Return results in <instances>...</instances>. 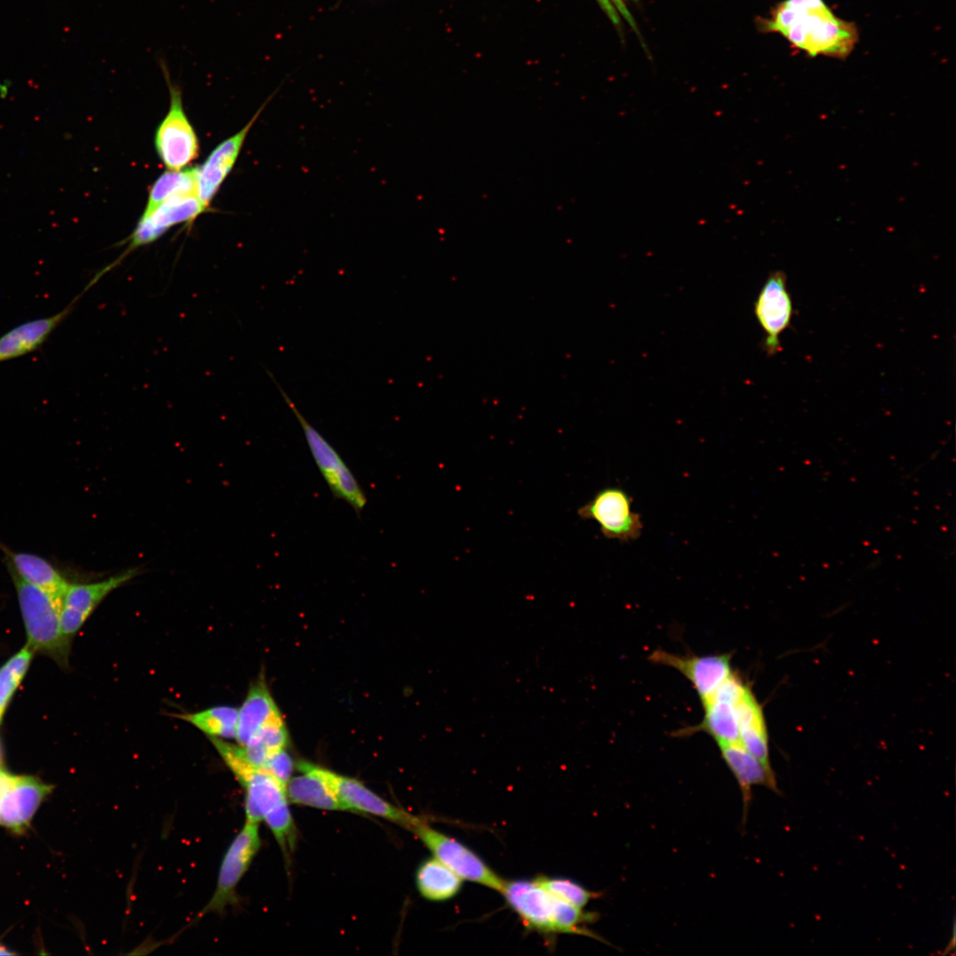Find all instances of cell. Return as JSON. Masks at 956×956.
Returning a JSON list of instances; mask_svg holds the SVG:
<instances>
[{"mask_svg": "<svg viewBox=\"0 0 956 956\" xmlns=\"http://www.w3.org/2000/svg\"><path fill=\"white\" fill-rule=\"evenodd\" d=\"M760 23L809 57L844 59L859 39L856 25L837 17L824 0H783Z\"/></svg>", "mask_w": 956, "mask_h": 956, "instance_id": "obj_1", "label": "cell"}, {"mask_svg": "<svg viewBox=\"0 0 956 956\" xmlns=\"http://www.w3.org/2000/svg\"><path fill=\"white\" fill-rule=\"evenodd\" d=\"M526 928L541 934H576L603 940L583 925L595 920V913L584 912L547 891L534 880L505 881L500 892Z\"/></svg>", "mask_w": 956, "mask_h": 956, "instance_id": "obj_2", "label": "cell"}, {"mask_svg": "<svg viewBox=\"0 0 956 956\" xmlns=\"http://www.w3.org/2000/svg\"><path fill=\"white\" fill-rule=\"evenodd\" d=\"M14 584L27 635V644L35 653L43 654L58 666H68L71 641L61 629L60 605L41 589L27 582L4 559Z\"/></svg>", "mask_w": 956, "mask_h": 956, "instance_id": "obj_3", "label": "cell"}, {"mask_svg": "<svg viewBox=\"0 0 956 956\" xmlns=\"http://www.w3.org/2000/svg\"><path fill=\"white\" fill-rule=\"evenodd\" d=\"M170 96L169 109L157 127L155 149L167 170H181L195 160L199 153V143L183 107L180 85L171 79L166 59L158 58Z\"/></svg>", "mask_w": 956, "mask_h": 956, "instance_id": "obj_4", "label": "cell"}, {"mask_svg": "<svg viewBox=\"0 0 956 956\" xmlns=\"http://www.w3.org/2000/svg\"><path fill=\"white\" fill-rule=\"evenodd\" d=\"M287 405L299 422L312 458L333 497L347 502L359 516L367 499L358 480L328 441L302 415L293 400L267 371Z\"/></svg>", "mask_w": 956, "mask_h": 956, "instance_id": "obj_5", "label": "cell"}, {"mask_svg": "<svg viewBox=\"0 0 956 956\" xmlns=\"http://www.w3.org/2000/svg\"><path fill=\"white\" fill-rule=\"evenodd\" d=\"M214 748L245 790L246 820L258 823L287 801L286 789L265 768L251 764L239 746L218 740Z\"/></svg>", "mask_w": 956, "mask_h": 956, "instance_id": "obj_6", "label": "cell"}, {"mask_svg": "<svg viewBox=\"0 0 956 956\" xmlns=\"http://www.w3.org/2000/svg\"><path fill=\"white\" fill-rule=\"evenodd\" d=\"M411 831L425 844L435 859L456 873L463 881L475 883L497 892L502 890L505 880L464 844L430 827L421 819Z\"/></svg>", "mask_w": 956, "mask_h": 956, "instance_id": "obj_7", "label": "cell"}, {"mask_svg": "<svg viewBox=\"0 0 956 956\" xmlns=\"http://www.w3.org/2000/svg\"><path fill=\"white\" fill-rule=\"evenodd\" d=\"M207 209L196 194L174 195L164 200L148 215H142L135 228L127 237V249L112 263L99 271L90 282L94 285L107 272L120 265L132 251L157 241L171 227L191 223Z\"/></svg>", "mask_w": 956, "mask_h": 956, "instance_id": "obj_8", "label": "cell"}, {"mask_svg": "<svg viewBox=\"0 0 956 956\" xmlns=\"http://www.w3.org/2000/svg\"><path fill=\"white\" fill-rule=\"evenodd\" d=\"M260 844L258 823L246 820L224 855L212 898L193 921L209 914H222L228 906L235 904L237 885L247 872Z\"/></svg>", "mask_w": 956, "mask_h": 956, "instance_id": "obj_9", "label": "cell"}, {"mask_svg": "<svg viewBox=\"0 0 956 956\" xmlns=\"http://www.w3.org/2000/svg\"><path fill=\"white\" fill-rule=\"evenodd\" d=\"M632 497L620 487H605L577 510L582 520L596 521L607 539L628 543L636 540L644 524L632 509Z\"/></svg>", "mask_w": 956, "mask_h": 956, "instance_id": "obj_10", "label": "cell"}, {"mask_svg": "<svg viewBox=\"0 0 956 956\" xmlns=\"http://www.w3.org/2000/svg\"><path fill=\"white\" fill-rule=\"evenodd\" d=\"M53 789V785L35 776L17 775L1 769L0 826L22 833Z\"/></svg>", "mask_w": 956, "mask_h": 956, "instance_id": "obj_11", "label": "cell"}, {"mask_svg": "<svg viewBox=\"0 0 956 956\" xmlns=\"http://www.w3.org/2000/svg\"><path fill=\"white\" fill-rule=\"evenodd\" d=\"M754 314L765 337L763 349L769 356L781 351L780 336L790 325L793 304L787 276L781 270L769 274L754 303Z\"/></svg>", "mask_w": 956, "mask_h": 956, "instance_id": "obj_12", "label": "cell"}, {"mask_svg": "<svg viewBox=\"0 0 956 956\" xmlns=\"http://www.w3.org/2000/svg\"><path fill=\"white\" fill-rule=\"evenodd\" d=\"M308 764L329 785L348 811L375 815L410 830L420 820L386 801L356 779L309 762Z\"/></svg>", "mask_w": 956, "mask_h": 956, "instance_id": "obj_13", "label": "cell"}, {"mask_svg": "<svg viewBox=\"0 0 956 956\" xmlns=\"http://www.w3.org/2000/svg\"><path fill=\"white\" fill-rule=\"evenodd\" d=\"M648 659L654 664L680 672L691 683L700 701L709 696L733 671L731 652L681 655L657 649L649 655Z\"/></svg>", "mask_w": 956, "mask_h": 956, "instance_id": "obj_14", "label": "cell"}, {"mask_svg": "<svg viewBox=\"0 0 956 956\" xmlns=\"http://www.w3.org/2000/svg\"><path fill=\"white\" fill-rule=\"evenodd\" d=\"M272 97L273 95L242 129L220 143L209 154L204 164L197 167V195L206 209L233 169L249 132Z\"/></svg>", "mask_w": 956, "mask_h": 956, "instance_id": "obj_15", "label": "cell"}, {"mask_svg": "<svg viewBox=\"0 0 956 956\" xmlns=\"http://www.w3.org/2000/svg\"><path fill=\"white\" fill-rule=\"evenodd\" d=\"M86 291L87 289H84L58 313L26 321L2 335L0 336V363L37 351L72 312L74 305Z\"/></svg>", "mask_w": 956, "mask_h": 956, "instance_id": "obj_16", "label": "cell"}, {"mask_svg": "<svg viewBox=\"0 0 956 956\" xmlns=\"http://www.w3.org/2000/svg\"><path fill=\"white\" fill-rule=\"evenodd\" d=\"M721 758L735 776L743 798L745 822L753 786H763L780 794L775 775L769 774L740 742L719 744Z\"/></svg>", "mask_w": 956, "mask_h": 956, "instance_id": "obj_17", "label": "cell"}, {"mask_svg": "<svg viewBox=\"0 0 956 956\" xmlns=\"http://www.w3.org/2000/svg\"><path fill=\"white\" fill-rule=\"evenodd\" d=\"M736 715L739 742L769 774L775 775L769 759L768 735L763 708L752 688L736 704Z\"/></svg>", "mask_w": 956, "mask_h": 956, "instance_id": "obj_18", "label": "cell"}, {"mask_svg": "<svg viewBox=\"0 0 956 956\" xmlns=\"http://www.w3.org/2000/svg\"><path fill=\"white\" fill-rule=\"evenodd\" d=\"M0 550L5 555L4 559L23 580L61 604L69 582L50 562L35 554L13 551L2 543Z\"/></svg>", "mask_w": 956, "mask_h": 956, "instance_id": "obj_19", "label": "cell"}, {"mask_svg": "<svg viewBox=\"0 0 956 956\" xmlns=\"http://www.w3.org/2000/svg\"><path fill=\"white\" fill-rule=\"evenodd\" d=\"M701 704L704 708L701 721L694 726L676 730L674 736H690L703 732L711 736L718 745L739 742L736 704L712 696L701 700Z\"/></svg>", "mask_w": 956, "mask_h": 956, "instance_id": "obj_20", "label": "cell"}, {"mask_svg": "<svg viewBox=\"0 0 956 956\" xmlns=\"http://www.w3.org/2000/svg\"><path fill=\"white\" fill-rule=\"evenodd\" d=\"M279 716L281 713L264 679H259L250 688L238 710L237 744H247L263 726Z\"/></svg>", "mask_w": 956, "mask_h": 956, "instance_id": "obj_21", "label": "cell"}, {"mask_svg": "<svg viewBox=\"0 0 956 956\" xmlns=\"http://www.w3.org/2000/svg\"><path fill=\"white\" fill-rule=\"evenodd\" d=\"M302 775L291 778L286 785L287 798L290 802L329 811H348L329 785L309 766L308 762L298 764Z\"/></svg>", "mask_w": 956, "mask_h": 956, "instance_id": "obj_22", "label": "cell"}, {"mask_svg": "<svg viewBox=\"0 0 956 956\" xmlns=\"http://www.w3.org/2000/svg\"><path fill=\"white\" fill-rule=\"evenodd\" d=\"M136 569H128L104 581L91 583H69L60 607L69 609L86 621L113 590L136 575Z\"/></svg>", "mask_w": 956, "mask_h": 956, "instance_id": "obj_23", "label": "cell"}, {"mask_svg": "<svg viewBox=\"0 0 956 956\" xmlns=\"http://www.w3.org/2000/svg\"><path fill=\"white\" fill-rule=\"evenodd\" d=\"M415 879L420 894L435 902L454 898L463 883L456 873L435 858L428 859L419 866Z\"/></svg>", "mask_w": 956, "mask_h": 956, "instance_id": "obj_24", "label": "cell"}, {"mask_svg": "<svg viewBox=\"0 0 956 956\" xmlns=\"http://www.w3.org/2000/svg\"><path fill=\"white\" fill-rule=\"evenodd\" d=\"M176 717L193 725L209 737L235 738L238 710L220 705L199 712L177 714Z\"/></svg>", "mask_w": 956, "mask_h": 956, "instance_id": "obj_25", "label": "cell"}, {"mask_svg": "<svg viewBox=\"0 0 956 956\" xmlns=\"http://www.w3.org/2000/svg\"><path fill=\"white\" fill-rule=\"evenodd\" d=\"M197 168L166 170L150 188L148 200L142 215H148L164 200L180 194L197 195Z\"/></svg>", "mask_w": 956, "mask_h": 956, "instance_id": "obj_26", "label": "cell"}, {"mask_svg": "<svg viewBox=\"0 0 956 956\" xmlns=\"http://www.w3.org/2000/svg\"><path fill=\"white\" fill-rule=\"evenodd\" d=\"M35 654L25 645L0 667V723L29 669Z\"/></svg>", "mask_w": 956, "mask_h": 956, "instance_id": "obj_27", "label": "cell"}, {"mask_svg": "<svg viewBox=\"0 0 956 956\" xmlns=\"http://www.w3.org/2000/svg\"><path fill=\"white\" fill-rule=\"evenodd\" d=\"M535 881L555 897L580 908L599 896L567 878L539 876Z\"/></svg>", "mask_w": 956, "mask_h": 956, "instance_id": "obj_28", "label": "cell"}, {"mask_svg": "<svg viewBox=\"0 0 956 956\" xmlns=\"http://www.w3.org/2000/svg\"><path fill=\"white\" fill-rule=\"evenodd\" d=\"M263 821L282 849L287 850L294 845L296 829L288 802L271 811Z\"/></svg>", "mask_w": 956, "mask_h": 956, "instance_id": "obj_29", "label": "cell"}, {"mask_svg": "<svg viewBox=\"0 0 956 956\" xmlns=\"http://www.w3.org/2000/svg\"><path fill=\"white\" fill-rule=\"evenodd\" d=\"M262 768L270 773L286 789L287 783L291 779L293 762L285 749H281L272 754Z\"/></svg>", "mask_w": 956, "mask_h": 956, "instance_id": "obj_30", "label": "cell"}, {"mask_svg": "<svg viewBox=\"0 0 956 956\" xmlns=\"http://www.w3.org/2000/svg\"><path fill=\"white\" fill-rule=\"evenodd\" d=\"M4 749H3L2 740H1V737H0V769L4 768Z\"/></svg>", "mask_w": 956, "mask_h": 956, "instance_id": "obj_31", "label": "cell"}, {"mask_svg": "<svg viewBox=\"0 0 956 956\" xmlns=\"http://www.w3.org/2000/svg\"><path fill=\"white\" fill-rule=\"evenodd\" d=\"M12 954H13V952H9L8 950H6L5 947H4L3 945L0 944V955H12Z\"/></svg>", "mask_w": 956, "mask_h": 956, "instance_id": "obj_32", "label": "cell"}, {"mask_svg": "<svg viewBox=\"0 0 956 956\" xmlns=\"http://www.w3.org/2000/svg\"><path fill=\"white\" fill-rule=\"evenodd\" d=\"M626 1V0H625Z\"/></svg>", "mask_w": 956, "mask_h": 956, "instance_id": "obj_33", "label": "cell"}]
</instances>
